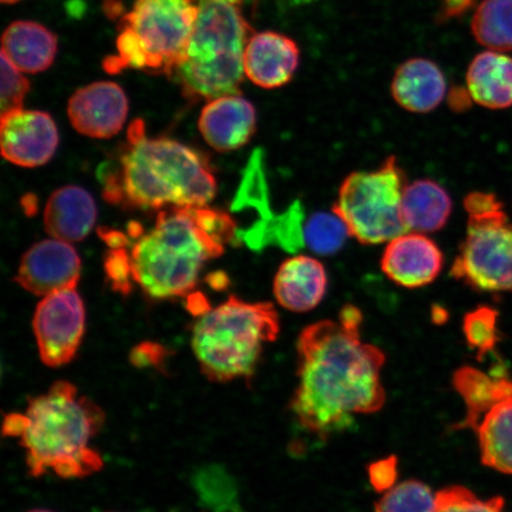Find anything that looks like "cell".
Segmentation results:
<instances>
[{"label":"cell","mask_w":512,"mask_h":512,"mask_svg":"<svg viewBox=\"0 0 512 512\" xmlns=\"http://www.w3.org/2000/svg\"><path fill=\"white\" fill-rule=\"evenodd\" d=\"M198 4L194 0H136L121 17L117 55L105 69L119 73L132 68L172 76L194 30Z\"/></svg>","instance_id":"cell-7"},{"label":"cell","mask_w":512,"mask_h":512,"mask_svg":"<svg viewBox=\"0 0 512 512\" xmlns=\"http://www.w3.org/2000/svg\"><path fill=\"white\" fill-rule=\"evenodd\" d=\"M362 322L361 310L348 304L337 319L306 326L298 337V384L290 409L300 427L320 439L347 430L355 415L379 412L386 403V355L363 341Z\"/></svg>","instance_id":"cell-1"},{"label":"cell","mask_w":512,"mask_h":512,"mask_svg":"<svg viewBox=\"0 0 512 512\" xmlns=\"http://www.w3.org/2000/svg\"><path fill=\"white\" fill-rule=\"evenodd\" d=\"M106 271L112 280L115 290L127 293L130 291L132 279L130 256L123 246L113 247L106 260Z\"/></svg>","instance_id":"cell-32"},{"label":"cell","mask_w":512,"mask_h":512,"mask_svg":"<svg viewBox=\"0 0 512 512\" xmlns=\"http://www.w3.org/2000/svg\"><path fill=\"white\" fill-rule=\"evenodd\" d=\"M451 213V197L439 183L432 179H419L406 185L402 216L408 232H438L446 226Z\"/></svg>","instance_id":"cell-23"},{"label":"cell","mask_w":512,"mask_h":512,"mask_svg":"<svg viewBox=\"0 0 512 512\" xmlns=\"http://www.w3.org/2000/svg\"><path fill=\"white\" fill-rule=\"evenodd\" d=\"M27 512H54V511L47 510V509H34V510H29Z\"/></svg>","instance_id":"cell-40"},{"label":"cell","mask_w":512,"mask_h":512,"mask_svg":"<svg viewBox=\"0 0 512 512\" xmlns=\"http://www.w3.org/2000/svg\"><path fill=\"white\" fill-rule=\"evenodd\" d=\"M444 267V254L425 234L407 232L388 242L381 270L396 285L419 288L430 285Z\"/></svg>","instance_id":"cell-15"},{"label":"cell","mask_w":512,"mask_h":512,"mask_svg":"<svg viewBox=\"0 0 512 512\" xmlns=\"http://www.w3.org/2000/svg\"><path fill=\"white\" fill-rule=\"evenodd\" d=\"M0 70H2V101H0L2 111L0 114L22 110L25 95L30 89L29 80L3 53L0 55Z\"/></svg>","instance_id":"cell-31"},{"label":"cell","mask_w":512,"mask_h":512,"mask_svg":"<svg viewBox=\"0 0 512 512\" xmlns=\"http://www.w3.org/2000/svg\"><path fill=\"white\" fill-rule=\"evenodd\" d=\"M406 185L398 160L388 157L379 169L352 172L345 178L332 211L363 245L389 242L408 232L402 216Z\"/></svg>","instance_id":"cell-9"},{"label":"cell","mask_w":512,"mask_h":512,"mask_svg":"<svg viewBox=\"0 0 512 512\" xmlns=\"http://www.w3.org/2000/svg\"><path fill=\"white\" fill-rule=\"evenodd\" d=\"M297 43L279 32L253 34L243 55L245 74L254 85L274 89L287 85L299 67Z\"/></svg>","instance_id":"cell-16"},{"label":"cell","mask_w":512,"mask_h":512,"mask_svg":"<svg viewBox=\"0 0 512 512\" xmlns=\"http://www.w3.org/2000/svg\"><path fill=\"white\" fill-rule=\"evenodd\" d=\"M194 488L201 503L213 512H240L238 484L226 469L209 465L194 477Z\"/></svg>","instance_id":"cell-26"},{"label":"cell","mask_w":512,"mask_h":512,"mask_svg":"<svg viewBox=\"0 0 512 512\" xmlns=\"http://www.w3.org/2000/svg\"><path fill=\"white\" fill-rule=\"evenodd\" d=\"M466 236L451 267L453 278L473 290L512 292V223L491 192L475 191L464 200Z\"/></svg>","instance_id":"cell-8"},{"label":"cell","mask_w":512,"mask_h":512,"mask_svg":"<svg viewBox=\"0 0 512 512\" xmlns=\"http://www.w3.org/2000/svg\"><path fill=\"white\" fill-rule=\"evenodd\" d=\"M476 0H439L441 21L462 17L475 6Z\"/></svg>","instance_id":"cell-35"},{"label":"cell","mask_w":512,"mask_h":512,"mask_svg":"<svg viewBox=\"0 0 512 512\" xmlns=\"http://www.w3.org/2000/svg\"><path fill=\"white\" fill-rule=\"evenodd\" d=\"M81 260L69 242L51 239L32 246L23 255L15 280L35 296L76 288Z\"/></svg>","instance_id":"cell-13"},{"label":"cell","mask_w":512,"mask_h":512,"mask_svg":"<svg viewBox=\"0 0 512 512\" xmlns=\"http://www.w3.org/2000/svg\"><path fill=\"white\" fill-rule=\"evenodd\" d=\"M236 233L226 213L206 206L159 211L155 226L140 230L128 254L132 279L152 298L187 296L204 265L219 258Z\"/></svg>","instance_id":"cell-3"},{"label":"cell","mask_w":512,"mask_h":512,"mask_svg":"<svg viewBox=\"0 0 512 512\" xmlns=\"http://www.w3.org/2000/svg\"><path fill=\"white\" fill-rule=\"evenodd\" d=\"M128 114V100L118 83L94 82L76 91L68 102V117L83 136L107 139L123 128Z\"/></svg>","instance_id":"cell-14"},{"label":"cell","mask_w":512,"mask_h":512,"mask_svg":"<svg viewBox=\"0 0 512 512\" xmlns=\"http://www.w3.org/2000/svg\"><path fill=\"white\" fill-rule=\"evenodd\" d=\"M498 312L490 306H479L466 313L463 331L467 344L475 349L479 360L495 351L499 342Z\"/></svg>","instance_id":"cell-29"},{"label":"cell","mask_w":512,"mask_h":512,"mask_svg":"<svg viewBox=\"0 0 512 512\" xmlns=\"http://www.w3.org/2000/svg\"><path fill=\"white\" fill-rule=\"evenodd\" d=\"M368 475L371 486L380 494L392 489L398 484V459L388 457L371 464L368 467Z\"/></svg>","instance_id":"cell-33"},{"label":"cell","mask_w":512,"mask_h":512,"mask_svg":"<svg viewBox=\"0 0 512 512\" xmlns=\"http://www.w3.org/2000/svg\"><path fill=\"white\" fill-rule=\"evenodd\" d=\"M253 28L238 5L198 2L194 30L175 80L190 99L214 100L224 95L241 94L245 78L243 55Z\"/></svg>","instance_id":"cell-6"},{"label":"cell","mask_w":512,"mask_h":512,"mask_svg":"<svg viewBox=\"0 0 512 512\" xmlns=\"http://www.w3.org/2000/svg\"><path fill=\"white\" fill-rule=\"evenodd\" d=\"M94 198L83 188L68 185L50 196L44 226L51 238L66 242L86 239L96 221Z\"/></svg>","instance_id":"cell-20"},{"label":"cell","mask_w":512,"mask_h":512,"mask_svg":"<svg viewBox=\"0 0 512 512\" xmlns=\"http://www.w3.org/2000/svg\"><path fill=\"white\" fill-rule=\"evenodd\" d=\"M59 146V131L50 114L17 110L2 115L0 147L8 162L37 168L49 162Z\"/></svg>","instance_id":"cell-12"},{"label":"cell","mask_w":512,"mask_h":512,"mask_svg":"<svg viewBox=\"0 0 512 512\" xmlns=\"http://www.w3.org/2000/svg\"><path fill=\"white\" fill-rule=\"evenodd\" d=\"M303 221V209L296 202L283 215L271 216L255 222L249 229L238 230L236 240L245 242L255 251L268 245H277L294 253L305 246Z\"/></svg>","instance_id":"cell-24"},{"label":"cell","mask_w":512,"mask_h":512,"mask_svg":"<svg viewBox=\"0 0 512 512\" xmlns=\"http://www.w3.org/2000/svg\"><path fill=\"white\" fill-rule=\"evenodd\" d=\"M57 47L54 32L32 21L11 23L2 37V53L23 73L37 74L50 68Z\"/></svg>","instance_id":"cell-21"},{"label":"cell","mask_w":512,"mask_h":512,"mask_svg":"<svg viewBox=\"0 0 512 512\" xmlns=\"http://www.w3.org/2000/svg\"><path fill=\"white\" fill-rule=\"evenodd\" d=\"M286 3L288 4H291V5H307V4H311L313 2H317V0H285Z\"/></svg>","instance_id":"cell-37"},{"label":"cell","mask_w":512,"mask_h":512,"mask_svg":"<svg viewBox=\"0 0 512 512\" xmlns=\"http://www.w3.org/2000/svg\"><path fill=\"white\" fill-rule=\"evenodd\" d=\"M452 382L465 403L454 430L475 433L482 463L512 476V380L465 366L454 371Z\"/></svg>","instance_id":"cell-10"},{"label":"cell","mask_w":512,"mask_h":512,"mask_svg":"<svg viewBox=\"0 0 512 512\" xmlns=\"http://www.w3.org/2000/svg\"><path fill=\"white\" fill-rule=\"evenodd\" d=\"M445 75L434 62L411 59L400 64L392 81L396 104L412 113H430L445 99Z\"/></svg>","instance_id":"cell-19"},{"label":"cell","mask_w":512,"mask_h":512,"mask_svg":"<svg viewBox=\"0 0 512 512\" xmlns=\"http://www.w3.org/2000/svg\"><path fill=\"white\" fill-rule=\"evenodd\" d=\"M108 202L139 209L202 207L216 194V179L200 153L169 138H147L142 120L128 128L114 170L104 171Z\"/></svg>","instance_id":"cell-4"},{"label":"cell","mask_w":512,"mask_h":512,"mask_svg":"<svg viewBox=\"0 0 512 512\" xmlns=\"http://www.w3.org/2000/svg\"><path fill=\"white\" fill-rule=\"evenodd\" d=\"M328 290V274L322 262L311 256L287 259L275 274L273 291L284 309L304 313L316 309Z\"/></svg>","instance_id":"cell-18"},{"label":"cell","mask_w":512,"mask_h":512,"mask_svg":"<svg viewBox=\"0 0 512 512\" xmlns=\"http://www.w3.org/2000/svg\"><path fill=\"white\" fill-rule=\"evenodd\" d=\"M467 91L476 104L490 110L512 106V59L499 51H484L466 73Z\"/></svg>","instance_id":"cell-22"},{"label":"cell","mask_w":512,"mask_h":512,"mask_svg":"<svg viewBox=\"0 0 512 512\" xmlns=\"http://www.w3.org/2000/svg\"><path fill=\"white\" fill-rule=\"evenodd\" d=\"M104 424L105 413L95 402L73 383L57 381L31 398L24 413L6 415L3 434L19 439L30 476L53 472L63 479H79L104 466L92 444Z\"/></svg>","instance_id":"cell-2"},{"label":"cell","mask_w":512,"mask_h":512,"mask_svg":"<svg viewBox=\"0 0 512 512\" xmlns=\"http://www.w3.org/2000/svg\"><path fill=\"white\" fill-rule=\"evenodd\" d=\"M502 497L479 498L464 486L453 485L437 492L435 512H505Z\"/></svg>","instance_id":"cell-30"},{"label":"cell","mask_w":512,"mask_h":512,"mask_svg":"<svg viewBox=\"0 0 512 512\" xmlns=\"http://www.w3.org/2000/svg\"><path fill=\"white\" fill-rule=\"evenodd\" d=\"M198 128L204 140L219 152L240 149L252 139L256 112L241 94L224 95L210 100L203 108Z\"/></svg>","instance_id":"cell-17"},{"label":"cell","mask_w":512,"mask_h":512,"mask_svg":"<svg viewBox=\"0 0 512 512\" xmlns=\"http://www.w3.org/2000/svg\"><path fill=\"white\" fill-rule=\"evenodd\" d=\"M280 318L271 303L238 297L208 310L192 330L191 347L208 380L227 383L251 379L265 344L277 341Z\"/></svg>","instance_id":"cell-5"},{"label":"cell","mask_w":512,"mask_h":512,"mask_svg":"<svg viewBox=\"0 0 512 512\" xmlns=\"http://www.w3.org/2000/svg\"><path fill=\"white\" fill-rule=\"evenodd\" d=\"M437 492L430 486L411 479L398 483L375 503L374 512H435Z\"/></svg>","instance_id":"cell-27"},{"label":"cell","mask_w":512,"mask_h":512,"mask_svg":"<svg viewBox=\"0 0 512 512\" xmlns=\"http://www.w3.org/2000/svg\"><path fill=\"white\" fill-rule=\"evenodd\" d=\"M18 2H21V0H2L3 4H8V5L16 4Z\"/></svg>","instance_id":"cell-39"},{"label":"cell","mask_w":512,"mask_h":512,"mask_svg":"<svg viewBox=\"0 0 512 512\" xmlns=\"http://www.w3.org/2000/svg\"><path fill=\"white\" fill-rule=\"evenodd\" d=\"M348 236L347 224L334 211L313 215L304 226L305 246L318 255L336 254Z\"/></svg>","instance_id":"cell-28"},{"label":"cell","mask_w":512,"mask_h":512,"mask_svg":"<svg viewBox=\"0 0 512 512\" xmlns=\"http://www.w3.org/2000/svg\"><path fill=\"white\" fill-rule=\"evenodd\" d=\"M471 30L483 47L512 51V0H484L473 15Z\"/></svg>","instance_id":"cell-25"},{"label":"cell","mask_w":512,"mask_h":512,"mask_svg":"<svg viewBox=\"0 0 512 512\" xmlns=\"http://www.w3.org/2000/svg\"><path fill=\"white\" fill-rule=\"evenodd\" d=\"M38 355L50 368L72 362L86 329L85 304L76 288L43 297L32 319Z\"/></svg>","instance_id":"cell-11"},{"label":"cell","mask_w":512,"mask_h":512,"mask_svg":"<svg viewBox=\"0 0 512 512\" xmlns=\"http://www.w3.org/2000/svg\"><path fill=\"white\" fill-rule=\"evenodd\" d=\"M168 350L155 342H144L137 345L131 352L130 360L138 368L159 367L165 361Z\"/></svg>","instance_id":"cell-34"},{"label":"cell","mask_w":512,"mask_h":512,"mask_svg":"<svg viewBox=\"0 0 512 512\" xmlns=\"http://www.w3.org/2000/svg\"><path fill=\"white\" fill-rule=\"evenodd\" d=\"M472 98L469 91H460L459 93H450V106L454 111H464L470 106Z\"/></svg>","instance_id":"cell-36"},{"label":"cell","mask_w":512,"mask_h":512,"mask_svg":"<svg viewBox=\"0 0 512 512\" xmlns=\"http://www.w3.org/2000/svg\"><path fill=\"white\" fill-rule=\"evenodd\" d=\"M198 2H202V0H198ZM209 2H220V3L239 5L240 3L243 2V0H209Z\"/></svg>","instance_id":"cell-38"}]
</instances>
